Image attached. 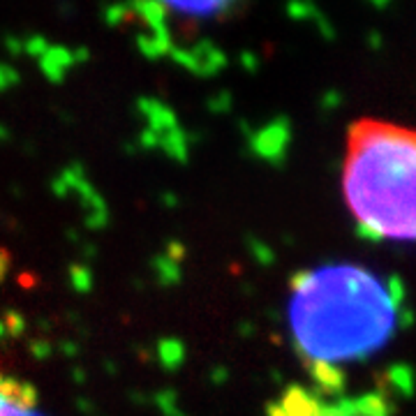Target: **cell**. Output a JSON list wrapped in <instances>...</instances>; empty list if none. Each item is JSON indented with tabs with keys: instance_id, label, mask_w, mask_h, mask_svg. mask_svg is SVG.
<instances>
[{
	"instance_id": "6da1fadb",
	"label": "cell",
	"mask_w": 416,
	"mask_h": 416,
	"mask_svg": "<svg viewBox=\"0 0 416 416\" xmlns=\"http://www.w3.org/2000/svg\"><path fill=\"white\" fill-rule=\"evenodd\" d=\"M400 299L373 270L338 264L301 273L289 299L296 351L312 373L333 377L336 365L363 361L389 343Z\"/></svg>"
},
{
	"instance_id": "7a4b0ae2",
	"label": "cell",
	"mask_w": 416,
	"mask_h": 416,
	"mask_svg": "<svg viewBox=\"0 0 416 416\" xmlns=\"http://www.w3.org/2000/svg\"><path fill=\"white\" fill-rule=\"evenodd\" d=\"M343 197L365 236L416 243V130L380 118L351 123Z\"/></svg>"
},
{
	"instance_id": "3957f363",
	"label": "cell",
	"mask_w": 416,
	"mask_h": 416,
	"mask_svg": "<svg viewBox=\"0 0 416 416\" xmlns=\"http://www.w3.org/2000/svg\"><path fill=\"white\" fill-rule=\"evenodd\" d=\"M268 416H391L389 402L382 395H354V398H321L317 391L289 386L268 405Z\"/></svg>"
},
{
	"instance_id": "277c9868",
	"label": "cell",
	"mask_w": 416,
	"mask_h": 416,
	"mask_svg": "<svg viewBox=\"0 0 416 416\" xmlns=\"http://www.w3.org/2000/svg\"><path fill=\"white\" fill-rule=\"evenodd\" d=\"M54 192L58 194V197L77 194V201L86 213V224L91 227V229H102V227L109 224V211H106L104 199L93 190V185L88 183L84 169L79 165H72L69 169H65V172L54 181Z\"/></svg>"
},
{
	"instance_id": "5b68a950",
	"label": "cell",
	"mask_w": 416,
	"mask_h": 416,
	"mask_svg": "<svg viewBox=\"0 0 416 416\" xmlns=\"http://www.w3.org/2000/svg\"><path fill=\"white\" fill-rule=\"evenodd\" d=\"M169 56L181 67L190 69L197 77H211V74H216L218 69L224 67V54L211 40H201L194 47H178V44H174Z\"/></svg>"
},
{
	"instance_id": "8992f818",
	"label": "cell",
	"mask_w": 416,
	"mask_h": 416,
	"mask_svg": "<svg viewBox=\"0 0 416 416\" xmlns=\"http://www.w3.org/2000/svg\"><path fill=\"white\" fill-rule=\"evenodd\" d=\"M167 12L194 21H211L231 14L243 0H160Z\"/></svg>"
},
{
	"instance_id": "52a82bcc",
	"label": "cell",
	"mask_w": 416,
	"mask_h": 416,
	"mask_svg": "<svg viewBox=\"0 0 416 416\" xmlns=\"http://www.w3.org/2000/svg\"><path fill=\"white\" fill-rule=\"evenodd\" d=\"M77 65L74 58V49H67L62 44H51L40 58V69L51 84H62L67 77V72Z\"/></svg>"
},
{
	"instance_id": "ba28073f",
	"label": "cell",
	"mask_w": 416,
	"mask_h": 416,
	"mask_svg": "<svg viewBox=\"0 0 416 416\" xmlns=\"http://www.w3.org/2000/svg\"><path fill=\"white\" fill-rule=\"evenodd\" d=\"M0 398L16 409L33 412L37 407V400H40V393H37L33 384L16 380V377H3L0 380Z\"/></svg>"
},
{
	"instance_id": "9c48e42d",
	"label": "cell",
	"mask_w": 416,
	"mask_h": 416,
	"mask_svg": "<svg viewBox=\"0 0 416 416\" xmlns=\"http://www.w3.org/2000/svg\"><path fill=\"white\" fill-rule=\"evenodd\" d=\"M137 111L141 113L143 123H146V130H153L155 135H165V132L176 128V116L174 111L169 109L165 102L153 97H141L137 102Z\"/></svg>"
},
{
	"instance_id": "30bf717a",
	"label": "cell",
	"mask_w": 416,
	"mask_h": 416,
	"mask_svg": "<svg viewBox=\"0 0 416 416\" xmlns=\"http://www.w3.org/2000/svg\"><path fill=\"white\" fill-rule=\"evenodd\" d=\"M157 356H160V361L165 368L174 370L181 365L183 356H185V349H183V345L178 340H162V343L157 345Z\"/></svg>"
},
{
	"instance_id": "8fae6325",
	"label": "cell",
	"mask_w": 416,
	"mask_h": 416,
	"mask_svg": "<svg viewBox=\"0 0 416 416\" xmlns=\"http://www.w3.org/2000/svg\"><path fill=\"white\" fill-rule=\"evenodd\" d=\"M132 16V10H130V3H113V5H106L104 8V21L109 28H118L123 23H128Z\"/></svg>"
},
{
	"instance_id": "7c38bea8",
	"label": "cell",
	"mask_w": 416,
	"mask_h": 416,
	"mask_svg": "<svg viewBox=\"0 0 416 416\" xmlns=\"http://www.w3.org/2000/svg\"><path fill=\"white\" fill-rule=\"evenodd\" d=\"M153 270L157 275V280H160V285H172V282L178 280V268H176V264L169 259V257H155L153 259Z\"/></svg>"
},
{
	"instance_id": "4fadbf2b",
	"label": "cell",
	"mask_w": 416,
	"mask_h": 416,
	"mask_svg": "<svg viewBox=\"0 0 416 416\" xmlns=\"http://www.w3.org/2000/svg\"><path fill=\"white\" fill-rule=\"evenodd\" d=\"M69 282H72V289L86 294L93 289V270L86 266H72L69 268Z\"/></svg>"
},
{
	"instance_id": "5bb4252c",
	"label": "cell",
	"mask_w": 416,
	"mask_h": 416,
	"mask_svg": "<svg viewBox=\"0 0 416 416\" xmlns=\"http://www.w3.org/2000/svg\"><path fill=\"white\" fill-rule=\"evenodd\" d=\"M49 47H51V44L47 42L44 35H28L26 40H23V54L30 56V58H42Z\"/></svg>"
},
{
	"instance_id": "9a60e30c",
	"label": "cell",
	"mask_w": 416,
	"mask_h": 416,
	"mask_svg": "<svg viewBox=\"0 0 416 416\" xmlns=\"http://www.w3.org/2000/svg\"><path fill=\"white\" fill-rule=\"evenodd\" d=\"M3 326H5V333H10L12 338H19L23 331H26V319H23V314H19L16 310H8L3 314Z\"/></svg>"
},
{
	"instance_id": "2e32d148",
	"label": "cell",
	"mask_w": 416,
	"mask_h": 416,
	"mask_svg": "<svg viewBox=\"0 0 416 416\" xmlns=\"http://www.w3.org/2000/svg\"><path fill=\"white\" fill-rule=\"evenodd\" d=\"M21 77H19V72L8 62H0V93L10 91V88H14Z\"/></svg>"
},
{
	"instance_id": "e0dca14e",
	"label": "cell",
	"mask_w": 416,
	"mask_h": 416,
	"mask_svg": "<svg viewBox=\"0 0 416 416\" xmlns=\"http://www.w3.org/2000/svg\"><path fill=\"white\" fill-rule=\"evenodd\" d=\"M51 351H54V347H51V343H47V340H33V343H30V354L37 356L40 361L51 356Z\"/></svg>"
},
{
	"instance_id": "ac0fdd59",
	"label": "cell",
	"mask_w": 416,
	"mask_h": 416,
	"mask_svg": "<svg viewBox=\"0 0 416 416\" xmlns=\"http://www.w3.org/2000/svg\"><path fill=\"white\" fill-rule=\"evenodd\" d=\"M0 416H42V414H37V412H23V409H16V407H12V405H8L3 398H0Z\"/></svg>"
},
{
	"instance_id": "d6986e66",
	"label": "cell",
	"mask_w": 416,
	"mask_h": 416,
	"mask_svg": "<svg viewBox=\"0 0 416 416\" xmlns=\"http://www.w3.org/2000/svg\"><path fill=\"white\" fill-rule=\"evenodd\" d=\"M10 268H12V255H10V250L0 248V282H3L5 277H8Z\"/></svg>"
},
{
	"instance_id": "ffe728a7",
	"label": "cell",
	"mask_w": 416,
	"mask_h": 416,
	"mask_svg": "<svg viewBox=\"0 0 416 416\" xmlns=\"http://www.w3.org/2000/svg\"><path fill=\"white\" fill-rule=\"evenodd\" d=\"M5 47H8V51L14 54V56L23 54V40H19V37H14V35L5 37Z\"/></svg>"
},
{
	"instance_id": "44dd1931",
	"label": "cell",
	"mask_w": 416,
	"mask_h": 416,
	"mask_svg": "<svg viewBox=\"0 0 416 416\" xmlns=\"http://www.w3.org/2000/svg\"><path fill=\"white\" fill-rule=\"evenodd\" d=\"M3 139H8V130H5L3 125H0V141H3Z\"/></svg>"
},
{
	"instance_id": "7402d4cb",
	"label": "cell",
	"mask_w": 416,
	"mask_h": 416,
	"mask_svg": "<svg viewBox=\"0 0 416 416\" xmlns=\"http://www.w3.org/2000/svg\"><path fill=\"white\" fill-rule=\"evenodd\" d=\"M3 333H5V326H3V319H0V338H3Z\"/></svg>"
},
{
	"instance_id": "603a6c76",
	"label": "cell",
	"mask_w": 416,
	"mask_h": 416,
	"mask_svg": "<svg viewBox=\"0 0 416 416\" xmlns=\"http://www.w3.org/2000/svg\"><path fill=\"white\" fill-rule=\"evenodd\" d=\"M0 380H3V375H0Z\"/></svg>"
}]
</instances>
